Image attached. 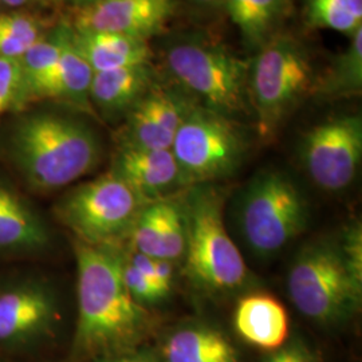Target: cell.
<instances>
[{"label":"cell","instance_id":"cell-1","mask_svg":"<svg viewBox=\"0 0 362 362\" xmlns=\"http://www.w3.org/2000/svg\"><path fill=\"white\" fill-rule=\"evenodd\" d=\"M78 320L74 348L98 357L124 353L146 333L151 318L124 284L125 257L118 246H91L76 240Z\"/></svg>","mask_w":362,"mask_h":362},{"label":"cell","instance_id":"cell-2","mask_svg":"<svg viewBox=\"0 0 362 362\" xmlns=\"http://www.w3.org/2000/svg\"><path fill=\"white\" fill-rule=\"evenodd\" d=\"M10 152L30 187L55 191L97 167L101 146L83 122L54 113L23 117L13 127Z\"/></svg>","mask_w":362,"mask_h":362},{"label":"cell","instance_id":"cell-3","mask_svg":"<svg viewBox=\"0 0 362 362\" xmlns=\"http://www.w3.org/2000/svg\"><path fill=\"white\" fill-rule=\"evenodd\" d=\"M287 290L299 313L324 326L344 324L360 310L362 278L350 267L338 242H315L293 262Z\"/></svg>","mask_w":362,"mask_h":362},{"label":"cell","instance_id":"cell-4","mask_svg":"<svg viewBox=\"0 0 362 362\" xmlns=\"http://www.w3.org/2000/svg\"><path fill=\"white\" fill-rule=\"evenodd\" d=\"M184 219L187 274L194 285L207 291H228L243 285L246 263L226 230L218 194L208 188L192 191Z\"/></svg>","mask_w":362,"mask_h":362},{"label":"cell","instance_id":"cell-5","mask_svg":"<svg viewBox=\"0 0 362 362\" xmlns=\"http://www.w3.org/2000/svg\"><path fill=\"white\" fill-rule=\"evenodd\" d=\"M314 71L305 47L290 35L270 39L250 64L248 95L264 139L282 124L293 107L314 88Z\"/></svg>","mask_w":362,"mask_h":362},{"label":"cell","instance_id":"cell-6","mask_svg":"<svg viewBox=\"0 0 362 362\" xmlns=\"http://www.w3.org/2000/svg\"><path fill=\"white\" fill-rule=\"evenodd\" d=\"M250 64L216 43L181 39L167 50L169 71L181 86L223 116L242 110L248 95Z\"/></svg>","mask_w":362,"mask_h":362},{"label":"cell","instance_id":"cell-7","mask_svg":"<svg viewBox=\"0 0 362 362\" xmlns=\"http://www.w3.org/2000/svg\"><path fill=\"white\" fill-rule=\"evenodd\" d=\"M143 204V197L113 170L70 191L58 203L57 215L78 242L118 246Z\"/></svg>","mask_w":362,"mask_h":362},{"label":"cell","instance_id":"cell-8","mask_svg":"<svg viewBox=\"0 0 362 362\" xmlns=\"http://www.w3.org/2000/svg\"><path fill=\"white\" fill-rule=\"evenodd\" d=\"M308 206L284 173L267 172L251 182L242 202L240 226L251 250L267 257L306 228Z\"/></svg>","mask_w":362,"mask_h":362},{"label":"cell","instance_id":"cell-9","mask_svg":"<svg viewBox=\"0 0 362 362\" xmlns=\"http://www.w3.org/2000/svg\"><path fill=\"white\" fill-rule=\"evenodd\" d=\"M170 151L182 181L202 182L238 168L246 153V141L228 117L194 107L182 121Z\"/></svg>","mask_w":362,"mask_h":362},{"label":"cell","instance_id":"cell-10","mask_svg":"<svg viewBox=\"0 0 362 362\" xmlns=\"http://www.w3.org/2000/svg\"><path fill=\"white\" fill-rule=\"evenodd\" d=\"M362 157V119L345 115L311 128L302 143V160L311 180L326 191H339L354 180Z\"/></svg>","mask_w":362,"mask_h":362},{"label":"cell","instance_id":"cell-11","mask_svg":"<svg viewBox=\"0 0 362 362\" xmlns=\"http://www.w3.org/2000/svg\"><path fill=\"white\" fill-rule=\"evenodd\" d=\"M175 13V0H107L77 8L74 30L148 39Z\"/></svg>","mask_w":362,"mask_h":362},{"label":"cell","instance_id":"cell-12","mask_svg":"<svg viewBox=\"0 0 362 362\" xmlns=\"http://www.w3.org/2000/svg\"><path fill=\"white\" fill-rule=\"evenodd\" d=\"M58 320V302L39 282H22L0 290V344H18L42 336Z\"/></svg>","mask_w":362,"mask_h":362},{"label":"cell","instance_id":"cell-13","mask_svg":"<svg viewBox=\"0 0 362 362\" xmlns=\"http://www.w3.org/2000/svg\"><path fill=\"white\" fill-rule=\"evenodd\" d=\"M192 109L180 93L153 83L128 113L125 146L170 149L182 121Z\"/></svg>","mask_w":362,"mask_h":362},{"label":"cell","instance_id":"cell-14","mask_svg":"<svg viewBox=\"0 0 362 362\" xmlns=\"http://www.w3.org/2000/svg\"><path fill=\"white\" fill-rule=\"evenodd\" d=\"M233 326L247 344L259 349H279L288 337L285 306L264 293L248 294L239 300L233 314Z\"/></svg>","mask_w":362,"mask_h":362},{"label":"cell","instance_id":"cell-15","mask_svg":"<svg viewBox=\"0 0 362 362\" xmlns=\"http://www.w3.org/2000/svg\"><path fill=\"white\" fill-rule=\"evenodd\" d=\"M115 172L144 200L163 194L182 181L180 168L170 149L124 146L117 157Z\"/></svg>","mask_w":362,"mask_h":362},{"label":"cell","instance_id":"cell-16","mask_svg":"<svg viewBox=\"0 0 362 362\" xmlns=\"http://www.w3.org/2000/svg\"><path fill=\"white\" fill-rule=\"evenodd\" d=\"M57 33L61 42L59 58L50 77L42 85L35 101L58 100L91 112L89 94L94 71L76 50L71 40V28L61 27Z\"/></svg>","mask_w":362,"mask_h":362},{"label":"cell","instance_id":"cell-17","mask_svg":"<svg viewBox=\"0 0 362 362\" xmlns=\"http://www.w3.org/2000/svg\"><path fill=\"white\" fill-rule=\"evenodd\" d=\"M153 78L151 64L94 73L89 94L90 104L106 118L128 115L153 86Z\"/></svg>","mask_w":362,"mask_h":362},{"label":"cell","instance_id":"cell-18","mask_svg":"<svg viewBox=\"0 0 362 362\" xmlns=\"http://www.w3.org/2000/svg\"><path fill=\"white\" fill-rule=\"evenodd\" d=\"M71 40L94 73L148 65L152 59L148 39L71 28Z\"/></svg>","mask_w":362,"mask_h":362},{"label":"cell","instance_id":"cell-19","mask_svg":"<svg viewBox=\"0 0 362 362\" xmlns=\"http://www.w3.org/2000/svg\"><path fill=\"white\" fill-rule=\"evenodd\" d=\"M46 224L11 188L0 184V251L33 252L49 245Z\"/></svg>","mask_w":362,"mask_h":362},{"label":"cell","instance_id":"cell-20","mask_svg":"<svg viewBox=\"0 0 362 362\" xmlns=\"http://www.w3.org/2000/svg\"><path fill=\"white\" fill-rule=\"evenodd\" d=\"M294 0H223L231 22L239 30L247 46L262 49L279 34V28L291 11Z\"/></svg>","mask_w":362,"mask_h":362},{"label":"cell","instance_id":"cell-21","mask_svg":"<svg viewBox=\"0 0 362 362\" xmlns=\"http://www.w3.org/2000/svg\"><path fill=\"white\" fill-rule=\"evenodd\" d=\"M164 353L167 362H239L231 341L207 325L176 330L169 337Z\"/></svg>","mask_w":362,"mask_h":362},{"label":"cell","instance_id":"cell-22","mask_svg":"<svg viewBox=\"0 0 362 362\" xmlns=\"http://www.w3.org/2000/svg\"><path fill=\"white\" fill-rule=\"evenodd\" d=\"M350 38L348 49L338 54L324 76L314 82L313 94L322 98H339L361 91L362 27Z\"/></svg>","mask_w":362,"mask_h":362},{"label":"cell","instance_id":"cell-23","mask_svg":"<svg viewBox=\"0 0 362 362\" xmlns=\"http://www.w3.org/2000/svg\"><path fill=\"white\" fill-rule=\"evenodd\" d=\"M59 52L61 42L55 31L50 39H39L19 59L22 82L15 106L35 101L42 85L50 77L54 66L58 62Z\"/></svg>","mask_w":362,"mask_h":362},{"label":"cell","instance_id":"cell-24","mask_svg":"<svg viewBox=\"0 0 362 362\" xmlns=\"http://www.w3.org/2000/svg\"><path fill=\"white\" fill-rule=\"evenodd\" d=\"M306 23L351 37L362 27V0H306Z\"/></svg>","mask_w":362,"mask_h":362},{"label":"cell","instance_id":"cell-25","mask_svg":"<svg viewBox=\"0 0 362 362\" xmlns=\"http://www.w3.org/2000/svg\"><path fill=\"white\" fill-rule=\"evenodd\" d=\"M21 82L22 73L19 59L0 58V117L16 105Z\"/></svg>","mask_w":362,"mask_h":362},{"label":"cell","instance_id":"cell-26","mask_svg":"<svg viewBox=\"0 0 362 362\" xmlns=\"http://www.w3.org/2000/svg\"><path fill=\"white\" fill-rule=\"evenodd\" d=\"M122 275L124 284L127 286L130 296L137 303L144 306L146 303H155L165 297V294L152 281H149L137 269H134L127 258L124 262Z\"/></svg>","mask_w":362,"mask_h":362},{"label":"cell","instance_id":"cell-27","mask_svg":"<svg viewBox=\"0 0 362 362\" xmlns=\"http://www.w3.org/2000/svg\"><path fill=\"white\" fill-rule=\"evenodd\" d=\"M0 34L35 45L40 38L38 22L25 13H0Z\"/></svg>","mask_w":362,"mask_h":362},{"label":"cell","instance_id":"cell-28","mask_svg":"<svg viewBox=\"0 0 362 362\" xmlns=\"http://www.w3.org/2000/svg\"><path fill=\"white\" fill-rule=\"evenodd\" d=\"M341 250L349 262L351 270L357 276L362 278V233L361 226L354 224L345 235L342 236L341 242H338Z\"/></svg>","mask_w":362,"mask_h":362},{"label":"cell","instance_id":"cell-29","mask_svg":"<svg viewBox=\"0 0 362 362\" xmlns=\"http://www.w3.org/2000/svg\"><path fill=\"white\" fill-rule=\"evenodd\" d=\"M263 362H318L311 350L302 342L294 341L274 350Z\"/></svg>","mask_w":362,"mask_h":362},{"label":"cell","instance_id":"cell-30","mask_svg":"<svg viewBox=\"0 0 362 362\" xmlns=\"http://www.w3.org/2000/svg\"><path fill=\"white\" fill-rule=\"evenodd\" d=\"M172 264L168 260L163 259H156V282L157 286L168 294L172 285Z\"/></svg>","mask_w":362,"mask_h":362},{"label":"cell","instance_id":"cell-31","mask_svg":"<svg viewBox=\"0 0 362 362\" xmlns=\"http://www.w3.org/2000/svg\"><path fill=\"white\" fill-rule=\"evenodd\" d=\"M196 7L200 8H221V1L223 0H189Z\"/></svg>","mask_w":362,"mask_h":362},{"label":"cell","instance_id":"cell-32","mask_svg":"<svg viewBox=\"0 0 362 362\" xmlns=\"http://www.w3.org/2000/svg\"><path fill=\"white\" fill-rule=\"evenodd\" d=\"M112 362H155L153 358L148 357V356H143V354H128L124 357H119L115 361Z\"/></svg>","mask_w":362,"mask_h":362},{"label":"cell","instance_id":"cell-33","mask_svg":"<svg viewBox=\"0 0 362 362\" xmlns=\"http://www.w3.org/2000/svg\"><path fill=\"white\" fill-rule=\"evenodd\" d=\"M66 3L74 6L76 8H82V7H88V6H93V4H98L103 1H107V0H65Z\"/></svg>","mask_w":362,"mask_h":362},{"label":"cell","instance_id":"cell-34","mask_svg":"<svg viewBox=\"0 0 362 362\" xmlns=\"http://www.w3.org/2000/svg\"><path fill=\"white\" fill-rule=\"evenodd\" d=\"M28 0H0V3H4L10 7H19V6H23L26 4Z\"/></svg>","mask_w":362,"mask_h":362}]
</instances>
